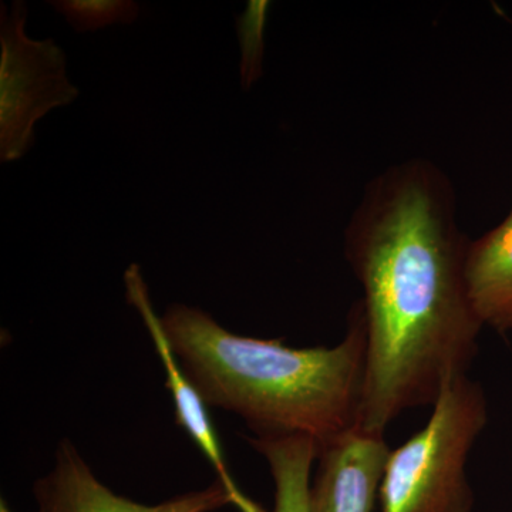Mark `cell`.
Instances as JSON below:
<instances>
[{"label":"cell","mask_w":512,"mask_h":512,"mask_svg":"<svg viewBox=\"0 0 512 512\" xmlns=\"http://www.w3.org/2000/svg\"><path fill=\"white\" fill-rule=\"evenodd\" d=\"M0 12V161L12 163L35 143V124L69 106L79 90L67 79L66 55L55 40L26 35L28 6L22 0Z\"/></svg>","instance_id":"4"},{"label":"cell","mask_w":512,"mask_h":512,"mask_svg":"<svg viewBox=\"0 0 512 512\" xmlns=\"http://www.w3.org/2000/svg\"><path fill=\"white\" fill-rule=\"evenodd\" d=\"M247 440L265 457L271 470L275 483L274 512H309L312 466L318 460V444L306 436Z\"/></svg>","instance_id":"9"},{"label":"cell","mask_w":512,"mask_h":512,"mask_svg":"<svg viewBox=\"0 0 512 512\" xmlns=\"http://www.w3.org/2000/svg\"><path fill=\"white\" fill-rule=\"evenodd\" d=\"M50 5L76 32H94L116 23L130 25L140 15V6L130 0H57Z\"/></svg>","instance_id":"10"},{"label":"cell","mask_w":512,"mask_h":512,"mask_svg":"<svg viewBox=\"0 0 512 512\" xmlns=\"http://www.w3.org/2000/svg\"><path fill=\"white\" fill-rule=\"evenodd\" d=\"M390 451L384 436L360 429L323 448L309 512H372Z\"/></svg>","instance_id":"7"},{"label":"cell","mask_w":512,"mask_h":512,"mask_svg":"<svg viewBox=\"0 0 512 512\" xmlns=\"http://www.w3.org/2000/svg\"><path fill=\"white\" fill-rule=\"evenodd\" d=\"M466 279L471 303L484 326L512 330V207L497 227L470 241Z\"/></svg>","instance_id":"8"},{"label":"cell","mask_w":512,"mask_h":512,"mask_svg":"<svg viewBox=\"0 0 512 512\" xmlns=\"http://www.w3.org/2000/svg\"><path fill=\"white\" fill-rule=\"evenodd\" d=\"M488 421L487 397L468 375L450 377L423 430L390 451L382 512H473L467 460Z\"/></svg>","instance_id":"3"},{"label":"cell","mask_w":512,"mask_h":512,"mask_svg":"<svg viewBox=\"0 0 512 512\" xmlns=\"http://www.w3.org/2000/svg\"><path fill=\"white\" fill-rule=\"evenodd\" d=\"M468 245L453 181L433 161H402L367 183L345 231L367 328L357 429L384 436L468 375L484 328L467 288Z\"/></svg>","instance_id":"1"},{"label":"cell","mask_w":512,"mask_h":512,"mask_svg":"<svg viewBox=\"0 0 512 512\" xmlns=\"http://www.w3.org/2000/svg\"><path fill=\"white\" fill-rule=\"evenodd\" d=\"M33 495L37 512H212L234 504V498L218 478L204 490L160 504L136 503L101 483L69 439L60 441L55 467L36 481ZM2 512L10 511L3 508Z\"/></svg>","instance_id":"5"},{"label":"cell","mask_w":512,"mask_h":512,"mask_svg":"<svg viewBox=\"0 0 512 512\" xmlns=\"http://www.w3.org/2000/svg\"><path fill=\"white\" fill-rule=\"evenodd\" d=\"M124 285H126L127 302L140 313L148 335L156 346L161 365L164 367L165 377H167L165 387L170 390L174 402L175 423L191 437L201 453L210 461L218 480L225 485L228 493L234 498V505L239 512H266L261 505L256 504L239 490L234 477L229 473L224 450L208 414L207 403L185 375L183 367L180 366L177 356L171 349L161 318L154 311L151 303L148 286L141 274L140 266L136 264L128 266L127 271L124 272Z\"/></svg>","instance_id":"6"},{"label":"cell","mask_w":512,"mask_h":512,"mask_svg":"<svg viewBox=\"0 0 512 512\" xmlns=\"http://www.w3.org/2000/svg\"><path fill=\"white\" fill-rule=\"evenodd\" d=\"M161 323L185 375L207 406L235 413L256 439L311 437L323 448L359 427L367 328L362 302L333 348H289L239 336L211 315L174 303Z\"/></svg>","instance_id":"2"},{"label":"cell","mask_w":512,"mask_h":512,"mask_svg":"<svg viewBox=\"0 0 512 512\" xmlns=\"http://www.w3.org/2000/svg\"><path fill=\"white\" fill-rule=\"evenodd\" d=\"M268 9V2H249L247 10L237 18L241 45V84L244 90H248L262 74L264 28Z\"/></svg>","instance_id":"11"}]
</instances>
